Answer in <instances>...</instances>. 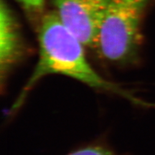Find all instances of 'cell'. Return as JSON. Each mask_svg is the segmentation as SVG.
Here are the masks:
<instances>
[{
    "mask_svg": "<svg viewBox=\"0 0 155 155\" xmlns=\"http://www.w3.org/2000/svg\"><path fill=\"white\" fill-rule=\"evenodd\" d=\"M38 41V61L13 104L11 111H16L22 106L29 93L39 81L53 74L71 77L96 90L121 96L134 105L144 107L154 106L97 73L87 61L84 45L63 24L55 11L50 12L42 17Z\"/></svg>",
    "mask_w": 155,
    "mask_h": 155,
    "instance_id": "1",
    "label": "cell"
},
{
    "mask_svg": "<svg viewBox=\"0 0 155 155\" xmlns=\"http://www.w3.org/2000/svg\"><path fill=\"white\" fill-rule=\"evenodd\" d=\"M149 0H111L101 26L96 48L103 58L119 65L139 56L141 22Z\"/></svg>",
    "mask_w": 155,
    "mask_h": 155,
    "instance_id": "2",
    "label": "cell"
},
{
    "mask_svg": "<svg viewBox=\"0 0 155 155\" xmlns=\"http://www.w3.org/2000/svg\"><path fill=\"white\" fill-rule=\"evenodd\" d=\"M61 21L84 46L96 48L111 0H53Z\"/></svg>",
    "mask_w": 155,
    "mask_h": 155,
    "instance_id": "3",
    "label": "cell"
},
{
    "mask_svg": "<svg viewBox=\"0 0 155 155\" xmlns=\"http://www.w3.org/2000/svg\"><path fill=\"white\" fill-rule=\"evenodd\" d=\"M25 44L15 15L5 0L0 1V81L6 84L12 69L25 54Z\"/></svg>",
    "mask_w": 155,
    "mask_h": 155,
    "instance_id": "4",
    "label": "cell"
},
{
    "mask_svg": "<svg viewBox=\"0 0 155 155\" xmlns=\"http://www.w3.org/2000/svg\"><path fill=\"white\" fill-rule=\"evenodd\" d=\"M67 155H117L101 145H90L73 151Z\"/></svg>",
    "mask_w": 155,
    "mask_h": 155,
    "instance_id": "5",
    "label": "cell"
},
{
    "mask_svg": "<svg viewBox=\"0 0 155 155\" xmlns=\"http://www.w3.org/2000/svg\"><path fill=\"white\" fill-rule=\"evenodd\" d=\"M23 7L32 13L41 12L44 7V0H17Z\"/></svg>",
    "mask_w": 155,
    "mask_h": 155,
    "instance_id": "6",
    "label": "cell"
}]
</instances>
